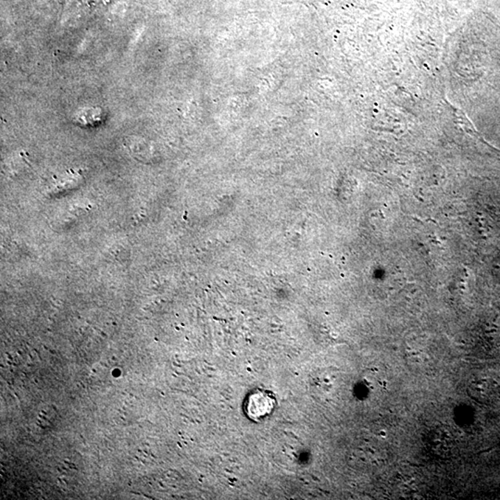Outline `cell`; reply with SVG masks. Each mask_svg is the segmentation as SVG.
<instances>
[{
  "label": "cell",
  "instance_id": "7a4b0ae2",
  "mask_svg": "<svg viewBox=\"0 0 500 500\" xmlns=\"http://www.w3.org/2000/svg\"><path fill=\"white\" fill-rule=\"evenodd\" d=\"M445 102L448 104V111H451L455 123H456L462 130L464 131L465 133H467L469 136H471L473 139L479 140L480 142H483L484 144L488 146V147L493 148L494 150H499L498 148H494L490 143L485 141L484 137L478 133V131L474 127L473 123L469 120L467 115H466L462 109L452 105V104L448 102V100H445Z\"/></svg>",
  "mask_w": 500,
  "mask_h": 500
},
{
  "label": "cell",
  "instance_id": "6da1fadb",
  "mask_svg": "<svg viewBox=\"0 0 500 500\" xmlns=\"http://www.w3.org/2000/svg\"><path fill=\"white\" fill-rule=\"evenodd\" d=\"M275 398L272 393L257 391L249 396L246 412L253 420L260 421L269 416L274 409Z\"/></svg>",
  "mask_w": 500,
  "mask_h": 500
}]
</instances>
